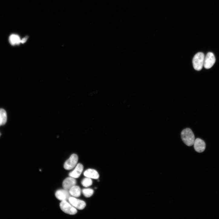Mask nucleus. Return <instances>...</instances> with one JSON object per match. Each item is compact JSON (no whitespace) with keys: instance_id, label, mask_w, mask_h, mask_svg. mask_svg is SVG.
Segmentation results:
<instances>
[{"instance_id":"6e6552de","label":"nucleus","mask_w":219,"mask_h":219,"mask_svg":"<svg viewBox=\"0 0 219 219\" xmlns=\"http://www.w3.org/2000/svg\"><path fill=\"white\" fill-rule=\"evenodd\" d=\"M70 194L68 190L61 189L57 191L55 194L56 197L58 200L63 201L68 200L70 197Z\"/></svg>"},{"instance_id":"f257e3e1","label":"nucleus","mask_w":219,"mask_h":219,"mask_svg":"<svg viewBox=\"0 0 219 219\" xmlns=\"http://www.w3.org/2000/svg\"><path fill=\"white\" fill-rule=\"evenodd\" d=\"M181 136L183 141L186 145L190 146L194 145L195 136L190 129L187 128L184 129L181 132Z\"/></svg>"},{"instance_id":"0eeeda50","label":"nucleus","mask_w":219,"mask_h":219,"mask_svg":"<svg viewBox=\"0 0 219 219\" xmlns=\"http://www.w3.org/2000/svg\"><path fill=\"white\" fill-rule=\"evenodd\" d=\"M194 145L195 150L198 152H202L205 149L206 144L204 141L200 138H197L195 140Z\"/></svg>"},{"instance_id":"f8f14e48","label":"nucleus","mask_w":219,"mask_h":219,"mask_svg":"<svg viewBox=\"0 0 219 219\" xmlns=\"http://www.w3.org/2000/svg\"><path fill=\"white\" fill-rule=\"evenodd\" d=\"M69 192L72 196L78 197L81 195V191L79 187L75 185L69 190Z\"/></svg>"},{"instance_id":"2eb2a0df","label":"nucleus","mask_w":219,"mask_h":219,"mask_svg":"<svg viewBox=\"0 0 219 219\" xmlns=\"http://www.w3.org/2000/svg\"><path fill=\"white\" fill-rule=\"evenodd\" d=\"M81 184L84 187H88L92 185L93 181L91 178L87 177L82 181Z\"/></svg>"},{"instance_id":"423d86ee","label":"nucleus","mask_w":219,"mask_h":219,"mask_svg":"<svg viewBox=\"0 0 219 219\" xmlns=\"http://www.w3.org/2000/svg\"><path fill=\"white\" fill-rule=\"evenodd\" d=\"M68 200L72 206L79 210L83 209L86 206V203L85 201L74 197H70Z\"/></svg>"},{"instance_id":"9b49d317","label":"nucleus","mask_w":219,"mask_h":219,"mask_svg":"<svg viewBox=\"0 0 219 219\" xmlns=\"http://www.w3.org/2000/svg\"><path fill=\"white\" fill-rule=\"evenodd\" d=\"M84 176L91 179H97L99 177L98 172L95 170L88 169L86 170L84 173Z\"/></svg>"},{"instance_id":"20e7f679","label":"nucleus","mask_w":219,"mask_h":219,"mask_svg":"<svg viewBox=\"0 0 219 219\" xmlns=\"http://www.w3.org/2000/svg\"><path fill=\"white\" fill-rule=\"evenodd\" d=\"M78 160L77 155L75 154H73L65 162L64 166V168L67 170L72 169L76 166Z\"/></svg>"},{"instance_id":"dca6fc26","label":"nucleus","mask_w":219,"mask_h":219,"mask_svg":"<svg viewBox=\"0 0 219 219\" xmlns=\"http://www.w3.org/2000/svg\"><path fill=\"white\" fill-rule=\"evenodd\" d=\"M82 192L84 195L87 198L90 197L94 193L93 190L90 188L84 189Z\"/></svg>"},{"instance_id":"39448f33","label":"nucleus","mask_w":219,"mask_h":219,"mask_svg":"<svg viewBox=\"0 0 219 219\" xmlns=\"http://www.w3.org/2000/svg\"><path fill=\"white\" fill-rule=\"evenodd\" d=\"M215 58L214 54L211 52L208 53L204 58V66L206 69L211 68L215 62Z\"/></svg>"},{"instance_id":"1a4fd4ad","label":"nucleus","mask_w":219,"mask_h":219,"mask_svg":"<svg viewBox=\"0 0 219 219\" xmlns=\"http://www.w3.org/2000/svg\"><path fill=\"white\" fill-rule=\"evenodd\" d=\"M77 181L74 178L70 177L66 178L64 181L63 186L64 189L69 190L75 185Z\"/></svg>"},{"instance_id":"4468645a","label":"nucleus","mask_w":219,"mask_h":219,"mask_svg":"<svg viewBox=\"0 0 219 219\" xmlns=\"http://www.w3.org/2000/svg\"><path fill=\"white\" fill-rule=\"evenodd\" d=\"M0 115L2 121V125H4L6 123L7 119V113L4 109H0Z\"/></svg>"},{"instance_id":"ddd939ff","label":"nucleus","mask_w":219,"mask_h":219,"mask_svg":"<svg viewBox=\"0 0 219 219\" xmlns=\"http://www.w3.org/2000/svg\"><path fill=\"white\" fill-rule=\"evenodd\" d=\"M10 42L13 45H17L21 43V40L20 37L16 34H12L10 38Z\"/></svg>"},{"instance_id":"f03ea898","label":"nucleus","mask_w":219,"mask_h":219,"mask_svg":"<svg viewBox=\"0 0 219 219\" xmlns=\"http://www.w3.org/2000/svg\"><path fill=\"white\" fill-rule=\"evenodd\" d=\"M204 56L203 53L198 52L193 58V64L194 69L197 71L201 70L204 66Z\"/></svg>"},{"instance_id":"a211bd4d","label":"nucleus","mask_w":219,"mask_h":219,"mask_svg":"<svg viewBox=\"0 0 219 219\" xmlns=\"http://www.w3.org/2000/svg\"><path fill=\"white\" fill-rule=\"evenodd\" d=\"M2 121L1 116L0 115V126H2Z\"/></svg>"},{"instance_id":"7ed1b4c3","label":"nucleus","mask_w":219,"mask_h":219,"mask_svg":"<svg viewBox=\"0 0 219 219\" xmlns=\"http://www.w3.org/2000/svg\"><path fill=\"white\" fill-rule=\"evenodd\" d=\"M60 207L63 211L68 214L74 215L77 213L76 208L67 201H62L60 203Z\"/></svg>"},{"instance_id":"f3484780","label":"nucleus","mask_w":219,"mask_h":219,"mask_svg":"<svg viewBox=\"0 0 219 219\" xmlns=\"http://www.w3.org/2000/svg\"><path fill=\"white\" fill-rule=\"evenodd\" d=\"M28 37H26L25 38H23L22 39V40H21V43L23 44V43H25V42L28 39Z\"/></svg>"},{"instance_id":"6ab92c4d","label":"nucleus","mask_w":219,"mask_h":219,"mask_svg":"<svg viewBox=\"0 0 219 219\" xmlns=\"http://www.w3.org/2000/svg\"><path fill=\"white\" fill-rule=\"evenodd\" d=\"M1 133H0V136H1Z\"/></svg>"},{"instance_id":"9d476101","label":"nucleus","mask_w":219,"mask_h":219,"mask_svg":"<svg viewBox=\"0 0 219 219\" xmlns=\"http://www.w3.org/2000/svg\"><path fill=\"white\" fill-rule=\"evenodd\" d=\"M83 169V166L82 164L79 163L74 170L69 174V176L74 178H78L81 175Z\"/></svg>"}]
</instances>
